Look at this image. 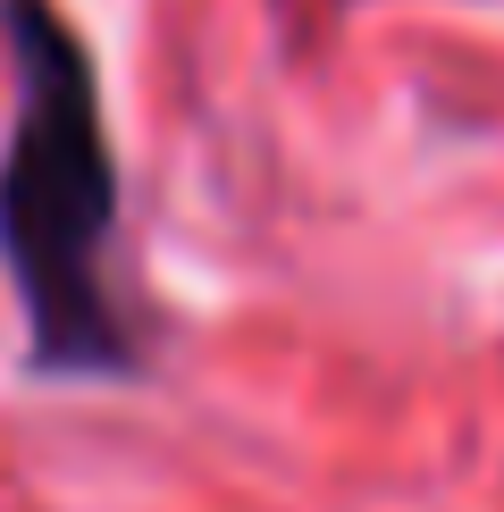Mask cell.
<instances>
[{
	"label": "cell",
	"instance_id": "1",
	"mask_svg": "<svg viewBox=\"0 0 504 512\" xmlns=\"http://www.w3.org/2000/svg\"><path fill=\"white\" fill-rule=\"evenodd\" d=\"M17 110L0 143V277L51 387H135L152 370L118 294V143L93 42L59 0H0Z\"/></svg>",
	"mask_w": 504,
	"mask_h": 512
}]
</instances>
